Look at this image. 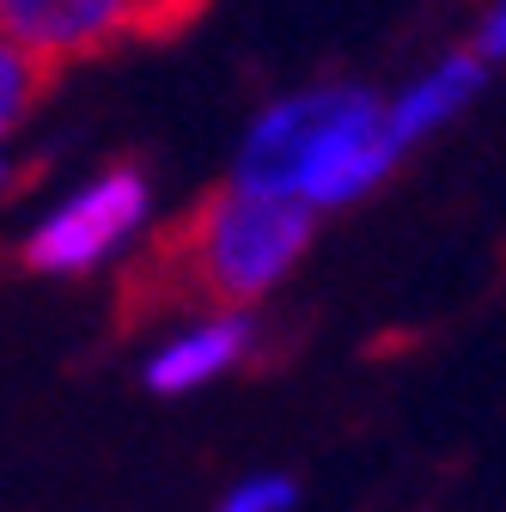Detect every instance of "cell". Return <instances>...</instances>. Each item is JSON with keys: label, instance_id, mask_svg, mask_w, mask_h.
Segmentation results:
<instances>
[{"label": "cell", "instance_id": "6", "mask_svg": "<svg viewBox=\"0 0 506 512\" xmlns=\"http://www.w3.org/2000/svg\"><path fill=\"white\" fill-rule=\"evenodd\" d=\"M488 68H494V61H488L482 49H452V55L427 61L409 86H397V92L385 98V116H391L397 147L409 153V147H421L427 135H439L446 122H458V116L482 98Z\"/></svg>", "mask_w": 506, "mask_h": 512}, {"label": "cell", "instance_id": "9", "mask_svg": "<svg viewBox=\"0 0 506 512\" xmlns=\"http://www.w3.org/2000/svg\"><path fill=\"white\" fill-rule=\"evenodd\" d=\"M470 49H482L488 61H506V0H494V7L482 13V25H476V43Z\"/></svg>", "mask_w": 506, "mask_h": 512}, {"label": "cell", "instance_id": "5", "mask_svg": "<svg viewBox=\"0 0 506 512\" xmlns=\"http://www.w3.org/2000/svg\"><path fill=\"white\" fill-rule=\"evenodd\" d=\"M250 348H257V324L250 311H202L183 330H171L147 360H141V384L153 397H189L208 391L214 378H226Z\"/></svg>", "mask_w": 506, "mask_h": 512}, {"label": "cell", "instance_id": "8", "mask_svg": "<svg viewBox=\"0 0 506 512\" xmlns=\"http://www.w3.org/2000/svg\"><path fill=\"white\" fill-rule=\"evenodd\" d=\"M293 500H299V482H293V476H281V470H257V476L232 482V488L220 494L214 512H293Z\"/></svg>", "mask_w": 506, "mask_h": 512}, {"label": "cell", "instance_id": "3", "mask_svg": "<svg viewBox=\"0 0 506 512\" xmlns=\"http://www.w3.org/2000/svg\"><path fill=\"white\" fill-rule=\"evenodd\" d=\"M196 13L202 0H0V37H13L43 74H61L122 43L171 37Z\"/></svg>", "mask_w": 506, "mask_h": 512}, {"label": "cell", "instance_id": "1", "mask_svg": "<svg viewBox=\"0 0 506 512\" xmlns=\"http://www.w3.org/2000/svg\"><path fill=\"white\" fill-rule=\"evenodd\" d=\"M311 214L293 196L226 183L208 202L177 214L129 269V317H171V311H244L269 287L293 275V263L311 244Z\"/></svg>", "mask_w": 506, "mask_h": 512}, {"label": "cell", "instance_id": "7", "mask_svg": "<svg viewBox=\"0 0 506 512\" xmlns=\"http://www.w3.org/2000/svg\"><path fill=\"white\" fill-rule=\"evenodd\" d=\"M43 68L13 43V37H0V147H7L19 128H25V116L37 110V98H43Z\"/></svg>", "mask_w": 506, "mask_h": 512}, {"label": "cell", "instance_id": "4", "mask_svg": "<svg viewBox=\"0 0 506 512\" xmlns=\"http://www.w3.org/2000/svg\"><path fill=\"white\" fill-rule=\"evenodd\" d=\"M153 220V183L141 165H110L86 177L68 202H55L31 238H25V263L37 275H92L116 263Z\"/></svg>", "mask_w": 506, "mask_h": 512}, {"label": "cell", "instance_id": "2", "mask_svg": "<svg viewBox=\"0 0 506 512\" xmlns=\"http://www.w3.org/2000/svg\"><path fill=\"white\" fill-rule=\"evenodd\" d=\"M403 147L391 135L385 98L366 86H311L275 98L244 128V147L232 159V183L293 196L311 214L348 208L372 196L397 171Z\"/></svg>", "mask_w": 506, "mask_h": 512}]
</instances>
